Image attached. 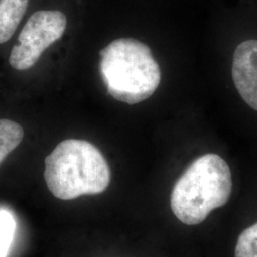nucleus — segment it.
<instances>
[{
	"mask_svg": "<svg viewBox=\"0 0 257 257\" xmlns=\"http://www.w3.org/2000/svg\"><path fill=\"white\" fill-rule=\"evenodd\" d=\"M232 177L228 163L218 155L196 158L176 181L171 194V208L186 225H198L211 211L230 199Z\"/></svg>",
	"mask_w": 257,
	"mask_h": 257,
	"instance_id": "3",
	"label": "nucleus"
},
{
	"mask_svg": "<svg viewBox=\"0 0 257 257\" xmlns=\"http://www.w3.org/2000/svg\"><path fill=\"white\" fill-rule=\"evenodd\" d=\"M16 229V223L9 211H0V257L7 256Z\"/></svg>",
	"mask_w": 257,
	"mask_h": 257,
	"instance_id": "9",
	"label": "nucleus"
},
{
	"mask_svg": "<svg viewBox=\"0 0 257 257\" xmlns=\"http://www.w3.org/2000/svg\"><path fill=\"white\" fill-rule=\"evenodd\" d=\"M29 0H0V44L14 36L27 11Z\"/></svg>",
	"mask_w": 257,
	"mask_h": 257,
	"instance_id": "6",
	"label": "nucleus"
},
{
	"mask_svg": "<svg viewBox=\"0 0 257 257\" xmlns=\"http://www.w3.org/2000/svg\"><path fill=\"white\" fill-rule=\"evenodd\" d=\"M24 138L22 126L10 119H0V165Z\"/></svg>",
	"mask_w": 257,
	"mask_h": 257,
	"instance_id": "7",
	"label": "nucleus"
},
{
	"mask_svg": "<svg viewBox=\"0 0 257 257\" xmlns=\"http://www.w3.org/2000/svg\"><path fill=\"white\" fill-rule=\"evenodd\" d=\"M99 70L108 93L118 101L138 104L151 97L161 81L152 50L135 38H119L99 53Z\"/></svg>",
	"mask_w": 257,
	"mask_h": 257,
	"instance_id": "2",
	"label": "nucleus"
},
{
	"mask_svg": "<svg viewBox=\"0 0 257 257\" xmlns=\"http://www.w3.org/2000/svg\"><path fill=\"white\" fill-rule=\"evenodd\" d=\"M235 257H257V222L239 235L234 251Z\"/></svg>",
	"mask_w": 257,
	"mask_h": 257,
	"instance_id": "8",
	"label": "nucleus"
},
{
	"mask_svg": "<svg viewBox=\"0 0 257 257\" xmlns=\"http://www.w3.org/2000/svg\"><path fill=\"white\" fill-rule=\"evenodd\" d=\"M231 75L242 99L257 110V40H246L235 49Z\"/></svg>",
	"mask_w": 257,
	"mask_h": 257,
	"instance_id": "5",
	"label": "nucleus"
},
{
	"mask_svg": "<svg viewBox=\"0 0 257 257\" xmlns=\"http://www.w3.org/2000/svg\"><path fill=\"white\" fill-rule=\"evenodd\" d=\"M67 18L57 10L34 13L20 32L19 43L13 47L9 63L18 71H25L37 64L47 48L64 35Z\"/></svg>",
	"mask_w": 257,
	"mask_h": 257,
	"instance_id": "4",
	"label": "nucleus"
},
{
	"mask_svg": "<svg viewBox=\"0 0 257 257\" xmlns=\"http://www.w3.org/2000/svg\"><path fill=\"white\" fill-rule=\"evenodd\" d=\"M44 178L56 198L73 200L81 195L104 193L110 185V167L92 143L67 139L47 156Z\"/></svg>",
	"mask_w": 257,
	"mask_h": 257,
	"instance_id": "1",
	"label": "nucleus"
}]
</instances>
